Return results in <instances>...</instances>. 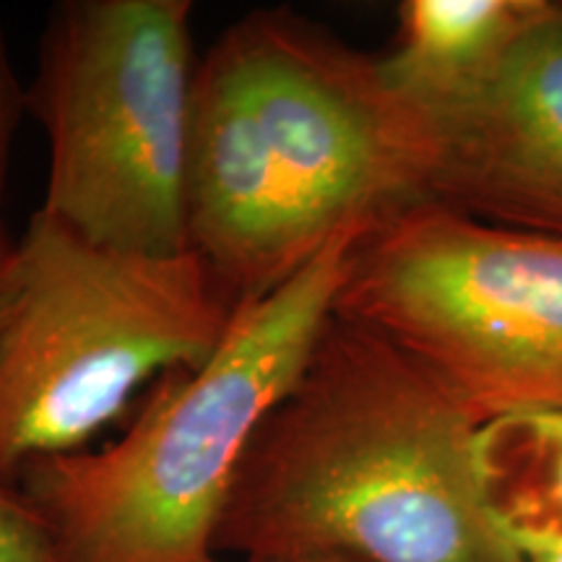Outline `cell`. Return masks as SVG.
Returning <instances> with one entry per match:
<instances>
[{"instance_id": "cell-1", "label": "cell", "mask_w": 562, "mask_h": 562, "mask_svg": "<svg viewBox=\"0 0 562 562\" xmlns=\"http://www.w3.org/2000/svg\"><path fill=\"white\" fill-rule=\"evenodd\" d=\"M216 547L245 562H524L497 497L490 422L336 313L258 427Z\"/></svg>"}, {"instance_id": "cell-13", "label": "cell", "mask_w": 562, "mask_h": 562, "mask_svg": "<svg viewBox=\"0 0 562 562\" xmlns=\"http://www.w3.org/2000/svg\"><path fill=\"white\" fill-rule=\"evenodd\" d=\"M16 256H19V237H13L5 224L0 222V321H3L5 305L13 286V273H16Z\"/></svg>"}, {"instance_id": "cell-14", "label": "cell", "mask_w": 562, "mask_h": 562, "mask_svg": "<svg viewBox=\"0 0 562 562\" xmlns=\"http://www.w3.org/2000/svg\"><path fill=\"white\" fill-rule=\"evenodd\" d=\"M279 562H357V560L339 558V554H311V558H292V560H279Z\"/></svg>"}, {"instance_id": "cell-2", "label": "cell", "mask_w": 562, "mask_h": 562, "mask_svg": "<svg viewBox=\"0 0 562 562\" xmlns=\"http://www.w3.org/2000/svg\"><path fill=\"white\" fill-rule=\"evenodd\" d=\"M430 123L381 63L286 9L243 16L199 60L188 232L237 305L351 224L427 195Z\"/></svg>"}, {"instance_id": "cell-6", "label": "cell", "mask_w": 562, "mask_h": 562, "mask_svg": "<svg viewBox=\"0 0 562 562\" xmlns=\"http://www.w3.org/2000/svg\"><path fill=\"white\" fill-rule=\"evenodd\" d=\"M334 313L396 344L484 422L562 412V237L422 195L357 237Z\"/></svg>"}, {"instance_id": "cell-4", "label": "cell", "mask_w": 562, "mask_h": 562, "mask_svg": "<svg viewBox=\"0 0 562 562\" xmlns=\"http://www.w3.org/2000/svg\"><path fill=\"white\" fill-rule=\"evenodd\" d=\"M237 307L195 250L110 248L40 209L0 321V482L87 451L144 385L203 368Z\"/></svg>"}, {"instance_id": "cell-7", "label": "cell", "mask_w": 562, "mask_h": 562, "mask_svg": "<svg viewBox=\"0 0 562 562\" xmlns=\"http://www.w3.org/2000/svg\"><path fill=\"white\" fill-rule=\"evenodd\" d=\"M430 131L427 199L562 237V3L547 0L495 79Z\"/></svg>"}, {"instance_id": "cell-5", "label": "cell", "mask_w": 562, "mask_h": 562, "mask_svg": "<svg viewBox=\"0 0 562 562\" xmlns=\"http://www.w3.org/2000/svg\"><path fill=\"white\" fill-rule=\"evenodd\" d=\"M191 16L188 0H66L50 13L26 91L50 146L40 209L91 243L191 250Z\"/></svg>"}, {"instance_id": "cell-9", "label": "cell", "mask_w": 562, "mask_h": 562, "mask_svg": "<svg viewBox=\"0 0 562 562\" xmlns=\"http://www.w3.org/2000/svg\"><path fill=\"white\" fill-rule=\"evenodd\" d=\"M492 425L529 453L539 482L505 505L510 524L562 526V412H537Z\"/></svg>"}, {"instance_id": "cell-12", "label": "cell", "mask_w": 562, "mask_h": 562, "mask_svg": "<svg viewBox=\"0 0 562 562\" xmlns=\"http://www.w3.org/2000/svg\"><path fill=\"white\" fill-rule=\"evenodd\" d=\"M524 562H562V526L510 524Z\"/></svg>"}, {"instance_id": "cell-10", "label": "cell", "mask_w": 562, "mask_h": 562, "mask_svg": "<svg viewBox=\"0 0 562 562\" xmlns=\"http://www.w3.org/2000/svg\"><path fill=\"white\" fill-rule=\"evenodd\" d=\"M0 562H66L37 505L9 482H0Z\"/></svg>"}, {"instance_id": "cell-8", "label": "cell", "mask_w": 562, "mask_h": 562, "mask_svg": "<svg viewBox=\"0 0 562 562\" xmlns=\"http://www.w3.org/2000/svg\"><path fill=\"white\" fill-rule=\"evenodd\" d=\"M547 0H404L383 79L427 123L495 79Z\"/></svg>"}, {"instance_id": "cell-11", "label": "cell", "mask_w": 562, "mask_h": 562, "mask_svg": "<svg viewBox=\"0 0 562 562\" xmlns=\"http://www.w3.org/2000/svg\"><path fill=\"white\" fill-rule=\"evenodd\" d=\"M26 110V91L19 87L16 74H13L9 50H5L3 30H0V203H3L5 186H9L13 140L21 112Z\"/></svg>"}, {"instance_id": "cell-3", "label": "cell", "mask_w": 562, "mask_h": 562, "mask_svg": "<svg viewBox=\"0 0 562 562\" xmlns=\"http://www.w3.org/2000/svg\"><path fill=\"white\" fill-rule=\"evenodd\" d=\"M372 222L243 302L220 351L159 378L115 442L21 474L66 562H224L216 537L245 453L331 321L349 252Z\"/></svg>"}]
</instances>
